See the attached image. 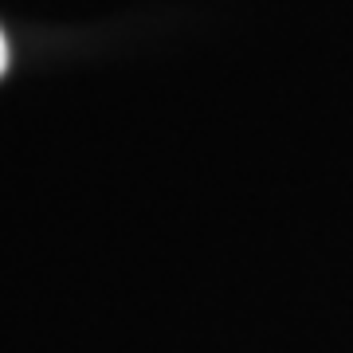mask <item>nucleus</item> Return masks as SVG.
<instances>
[{
  "label": "nucleus",
  "mask_w": 353,
  "mask_h": 353,
  "mask_svg": "<svg viewBox=\"0 0 353 353\" xmlns=\"http://www.w3.org/2000/svg\"><path fill=\"white\" fill-rule=\"evenodd\" d=\"M8 71V39H4V32H0V75Z\"/></svg>",
  "instance_id": "1"
}]
</instances>
